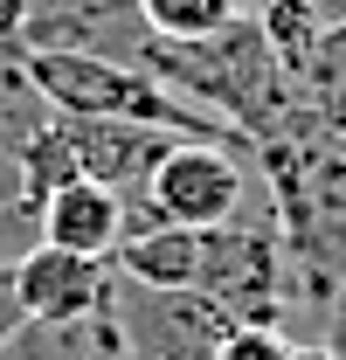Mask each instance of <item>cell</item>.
Here are the masks:
<instances>
[{
	"instance_id": "6da1fadb",
	"label": "cell",
	"mask_w": 346,
	"mask_h": 360,
	"mask_svg": "<svg viewBox=\"0 0 346 360\" xmlns=\"http://www.w3.org/2000/svg\"><path fill=\"white\" fill-rule=\"evenodd\" d=\"M28 70L63 118H118V125H160L173 139H250L229 118L187 104L173 84H160L146 63L125 56H84V49H28Z\"/></svg>"
},
{
	"instance_id": "7a4b0ae2",
	"label": "cell",
	"mask_w": 346,
	"mask_h": 360,
	"mask_svg": "<svg viewBox=\"0 0 346 360\" xmlns=\"http://www.w3.org/2000/svg\"><path fill=\"white\" fill-rule=\"evenodd\" d=\"M257 187H263L257 139H173L167 160L146 180V194H125V236L153 222L222 229L229 215H243V201Z\"/></svg>"
},
{
	"instance_id": "3957f363",
	"label": "cell",
	"mask_w": 346,
	"mask_h": 360,
	"mask_svg": "<svg viewBox=\"0 0 346 360\" xmlns=\"http://www.w3.org/2000/svg\"><path fill=\"white\" fill-rule=\"evenodd\" d=\"M111 319L125 360H215V347L236 333V319L222 312L208 291H180V284H111Z\"/></svg>"
},
{
	"instance_id": "277c9868",
	"label": "cell",
	"mask_w": 346,
	"mask_h": 360,
	"mask_svg": "<svg viewBox=\"0 0 346 360\" xmlns=\"http://www.w3.org/2000/svg\"><path fill=\"white\" fill-rule=\"evenodd\" d=\"M111 284H118V264L77 257V250H49V243H35V250L14 264L21 312L42 319V326H70V319L111 312Z\"/></svg>"
},
{
	"instance_id": "5b68a950",
	"label": "cell",
	"mask_w": 346,
	"mask_h": 360,
	"mask_svg": "<svg viewBox=\"0 0 346 360\" xmlns=\"http://www.w3.org/2000/svg\"><path fill=\"white\" fill-rule=\"evenodd\" d=\"M35 222H42L49 250H77V257H104L111 264L125 250V194L104 187V180H90V174H77L35 208Z\"/></svg>"
},
{
	"instance_id": "8992f818",
	"label": "cell",
	"mask_w": 346,
	"mask_h": 360,
	"mask_svg": "<svg viewBox=\"0 0 346 360\" xmlns=\"http://www.w3.org/2000/svg\"><path fill=\"white\" fill-rule=\"evenodd\" d=\"M63 132L77 146V167L118 194H146L153 167L173 146V132H160V125H118V118H63Z\"/></svg>"
},
{
	"instance_id": "52a82bcc",
	"label": "cell",
	"mask_w": 346,
	"mask_h": 360,
	"mask_svg": "<svg viewBox=\"0 0 346 360\" xmlns=\"http://www.w3.org/2000/svg\"><path fill=\"white\" fill-rule=\"evenodd\" d=\"M118 277H139V284H180V291H201V264H208V229H173L153 222L125 236V250L111 257Z\"/></svg>"
},
{
	"instance_id": "ba28073f",
	"label": "cell",
	"mask_w": 346,
	"mask_h": 360,
	"mask_svg": "<svg viewBox=\"0 0 346 360\" xmlns=\"http://www.w3.org/2000/svg\"><path fill=\"white\" fill-rule=\"evenodd\" d=\"M0 360H125V340H118V319L97 312V319H70V326H42L28 319Z\"/></svg>"
},
{
	"instance_id": "9c48e42d",
	"label": "cell",
	"mask_w": 346,
	"mask_h": 360,
	"mask_svg": "<svg viewBox=\"0 0 346 360\" xmlns=\"http://www.w3.org/2000/svg\"><path fill=\"white\" fill-rule=\"evenodd\" d=\"M56 118H63V111L42 97L35 70H28V49L0 42V146H7V153H28Z\"/></svg>"
},
{
	"instance_id": "30bf717a",
	"label": "cell",
	"mask_w": 346,
	"mask_h": 360,
	"mask_svg": "<svg viewBox=\"0 0 346 360\" xmlns=\"http://www.w3.org/2000/svg\"><path fill=\"white\" fill-rule=\"evenodd\" d=\"M340 14H346L340 0H257V28H263V42H270V56L291 70V84L305 77L312 49L326 42V28Z\"/></svg>"
},
{
	"instance_id": "8fae6325",
	"label": "cell",
	"mask_w": 346,
	"mask_h": 360,
	"mask_svg": "<svg viewBox=\"0 0 346 360\" xmlns=\"http://www.w3.org/2000/svg\"><path fill=\"white\" fill-rule=\"evenodd\" d=\"M139 14L160 42H208L250 14V0H139Z\"/></svg>"
},
{
	"instance_id": "7c38bea8",
	"label": "cell",
	"mask_w": 346,
	"mask_h": 360,
	"mask_svg": "<svg viewBox=\"0 0 346 360\" xmlns=\"http://www.w3.org/2000/svg\"><path fill=\"white\" fill-rule=\"evenodd\" d=\"M298 90H305V104H312L319 125H346V14L326 28V42L312 49Z\"/></svg>"
},
{
	"instance_id": "4fadbf2b",
	"label": "cell",
	"mask_w": 346,
	"mask_h": 360,
	"mask_svg": "<svg viewBox=\"0 0 346 360\" xmlns=\"http://www.w3.org/2000/svg\"><path fill=\"white\" fill-rule=\"evenodd\" d=\"M215 360H298V340L277 326H236L215 347Z\"/></svg>"
},
{
	"instance_id": "5bb4252c",
	"label": "cell",
	"mask_w": 346,
	"mask_h": 360,
	"mask_svg": "<svg viewBox=\"0 0 346 360\" xmlns=\"http://www.w3.org/2000/svg\"><path fill=\"white\" fill-rule=\"evenodd\" d=\"M21 326H28V312H21V291H14V264H0V347H7Z\"/></svg>"
},
{
	"instance_id": "9a60e30c",
	"label": "cell",
	"mask_w": 346,
	"mask_h": 360,
	"mask_svg": "<svg viewBox=\"0 0 346 360\" xmlns=\"http://www.w3.org/2000/svg\"><path fill=\"white\" fill-rule=\"evenodd\" d=\"M28 7H35V0H0V42H21V28H28Z\"/></svg>"
},
{
	"instance_id": "2e32d148",
	"label": "cell",
	"mask_w": 346,
	"mask_h": 360,
	"mask_svg": "<svg viewBox=\"0 0 346 360\" xmlns=\"http://www.w3.org/2000/svg\"><path fill=\"white\" fill-rule=\"evenodd\" d=\"M340 7H346V0H340Z\"/></svg>"
}]
</instances>
